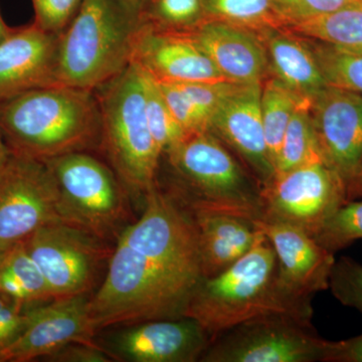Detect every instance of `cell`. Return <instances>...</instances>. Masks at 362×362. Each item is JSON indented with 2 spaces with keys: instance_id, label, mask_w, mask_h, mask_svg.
I'll return each instance as SVG.
<instances>
[{
  "instance_id": "1",
  "label": "cell",
  "mask_w": 362,
  "mask_h": 362,
  "mask_svg": "<svg viewBox=\"0 0 362 362\" xmlns=\"http://www.w3.org/2000/svg\"><path fill=\"white\" fill-rule=\"evenodd\" d=\"M9 149L37 160L85 152L101 141V113L93 90L52 86L0 105Z\"/></svg>"
},
{
  "instance_id": "2",
  "label": "cell",
  "mask_w": 362,
  "mask_h": 362,
  "mask_svg": "<svg viewBox=\"0 0 362 362\" xmlns=\"http://www.w3.org/2000/svg\"><path fill=\"white\" fill-rule=\"evenodd\" d=\"M273 314L312 320L311 303L286 296L277 283L275 251L262 233L252 249L233 266L195 288L183 317L197 321L211 341L246 321Z\"/></svg>"
},
{
  "instance_id": "3",
  "label": "cell",
  "mask_w": 362,
  "mask_h": 362,
  "mask_svg": "<svg viewBox=\"0 0 362 362\" xmlns=\"http://www.w3.org/2000/svg\"><path fill=\"white\" fill-rule=\"evenodd\" d=\"M202 280L117 240L104 282L88 302L90 324L97 332L118 324L181 318Z\"/></svg>"
},
{
  "instance_id": "4",
  "label": "cell",
  "mask_w": 362,
  "mask_h": 362,
  "mask_svg": "<svg viewBox=\"0 0 362 362\" xmlns=\"http://www.w3.org/2000/svg\"><path fill=\"white\" fill-rule=\"evenodd\" d=\"M141 16L118 0H84L59 35L56 86L93 90L118 76L130 64Z\"/></svg>"
},
{
  "instance_id": "5",
  "label": "cell",
  "mask_w": 362,
  "mask_h": 362,
  "mask_svg": "<svg viewBox=\"0 0 362 362\" xmlns=\"http://www.w3.org/2000/svg\"><path fill=\"white\" fill-rule=\"evenodd\" d=\"M183 189L173 192L187 209L216 211L252 221L264 214L262 187L209 131L185 135L165 152Z\"/></svg>"
},
{
  "instance_id": "6",
  "label": "cell",
  "mask_w": 362,
  "mask_h": 362,
  "mask_svg": "<svg viewBox=\"0 0 362 362\" xmlns=\"http://www.w3.org/2000/svg\"><path fill=\"white\" fill-rule=\"evenodd\" d=\"M145 87L144 71L130 63L98 98L105 151L124 187L143 197L157 185L162 156L147 121Z\"/></svg>"
},
{
  "instance_id": "7",
  "label": "cell",
  "mask_w": 362,
  "mask_h": 362,
  "mask_svg": "<svg viewBox=\"0 0 362 362\" xmlns=\"http://www.w3.org/2000/svg\"><path fill=\"white\" fill-rule=\"evenodd\" d=\"M44 162L58 185L66 223L104 242L120 237L128 216L127 199L110 168L85 152Z\"/></svg>"
},
{
  "instance_id": "8",
  "label": "cell",
  "mask_w": 362,
  "mask_h": 362,
  "mask_svg": "<svg viewBox=\"0 0 362 362\" xmlns=\"http://www.w3.org/2000/svg\"><path fill=\"white\" fill-rule=\"evenodd\" d=\"M330 341L311 321L286 314L252 319L225 331L209 345L204 362H325Z\"/></svg>"
},
{
  "instance_id": "9",
  "label": "cell",
  "mask_w": 362,
  "mask_h": 362,
  "mask_svg": "<svg viewBox=\"0 0 362 362\" xmlns=\"http://www.w3.org/2000/svg\"><path fill=\"white\" fill-rule=\"evenodd\" d=\"M54 221L66 223L52 171L44 161L11 152L0 168V247L8 250Z\"/></svg>"
},
{
  "instance_id": "10",
  "label": "cell",
  "mask_w": 362,
  "mask_h": 362,
  "mask_svg": "<svg viewBox=\"0 0 362 362\" xmlns=\"http://www.w3.org/2000/svg\"><path fill=\"white\" fill-rule=\"evenodd\" d=\"M23 243L44 275L52 300L87 295L108 254L104 240L64 221L42 226Z\"/></svg>"
},
{
  "instance_id": "11",
  "label": "cell",
  "mask_w": 362,
  "mask_h": 362,
  "mask_svg": "<svg viewBox=\"0 0 362 362\" xmlns=\"http://www.w3.org/2000/svg\"><path fill=\"white\" fill-rule=\"evenodd\" d=\"M263 218L284 221L314 237L347 202L346 185L325 162H314L274 175L262 187Z\"/></svg>"
},
{
  "instance_id": "12",
  "label": "cell",
  "mask_w": 362,
  "mask_h": 362,
  "mask_svg": "<svg viewBox=\"0 0 362 362\" xmlns=\"http://www.w3.org/2000/svg\"><path fill=\"white\" fill-rule=\"evenodd\" d=\"M130 63L159 83L230 82L185 30L163 28L143 16Z\"/></svg>"
},
{
  "instance_id": "13",
  "label": "cell",
  "mask_w": 362,
  "mask_h": 362,
  "mask_svg": "<svg viewBox=\"0 0 362 362\" xmlns=\"http://www.w3.org/2000/svg\"><path fill=\"white\" fill-rule=\"evenodd\" d=\"M268 239L277 258V283L286 296L311 303L316 293L329 288L333 252L319 245L308 233L284 221L262 218L254 221Z\"/></svg>"
},
{
  "instance_id": "14",
  "label": "cell",
  "mask_w": 362,
  "mask_h": 362,
  "mask_svg": "<svg viewBox=\"0 0 362 362\" xmlns=\"http://www.w3.org/2000/svg\"><path fill=\"white\" fill-rule=\"evenodd\" d=\"M87 295L52 300L26 310V325L20 337L0 350V362H26L52 356L73 343L97 345L90 324Z\"/></svg>"
},
{
  "instance_id": "15",
  "label": "cell",
  "mask_w": 362,
  "mask_h": 362,
  "mask_svg": "<svg viewBox=\"0 0 362 362\" xmlns=\"http://www.w3.org/2000/svg\"><path fill=\"white\" fill-rule=\"evenodd\" d=\"M310 110L323 160L347 185L362 165V95L327 86Z\"/></svg>"
},
{
  "instance_id": "16",
  "label": "cell",
  "mask_w": 362,
  "mask_h": 362,
  "mask_svg": "<svg viewBox=\"0 0 362 362\" xmlns=\"http://www.w3.org/2000/svg\"><path fill=\"white\" fill-rule=\"evenodd\" d=\"M262 84L233 85L214 111L209 131L251 168L261 187L275 175L269 156L261 110Z\"/></svg>"
},
{
  "instance_id": "17",
  "label": "cell",
  "mask_w": 362,
  "mask_h": 362,
  "mask_svg": "<svg viewBox=\"0 0 362 362\" xmlns=\"http://www.w3.org/2000/svg\"><path fill=\"white\" fill-rule=\"evenodd\" d=\"M211 342L194 319H161L121 332L112 356L133 362H194L201 361Z\"/></svg>"
},
{
  "instance_id": "18",
  "label": "cell",
  "mask_w": 362,
  "mask_h": 362,
  "mask_svg": "<svg viewBox=\"0 0 362 362\" xmlns=\"http://www.w3.org/2000/svg\"><path fill=\"white\" fill-rule=\"evenodd\" d=\"M59 35L35 23L13 30L0 42V105L40 88L56 86Z\"/></svg>"
},
{
  "instance_id": "19",
  "label": "cell",
  "mask_w": 362,
  "mask_h": 362,
  "mask_svg": "<svg viewBox=\"0 0 362 362\" xmlns=\"http://www.w3.org/2000/svg\"><path fill=\"white\" fill-rule=\"evenodd\" d=\"M211 59L221 75L235 84H262L268 54L255 30L226 21L204 20L185 30Z\"/></svg>"
},
{
  "instance_id": "20",
  "label": "cell",
  "mask_w": 362,
  "mask_h": 362,
  "mask_svg": "<svg viewBox=\"0 0 362 362\" xmlns=\"http://www.w3.org/2000/svg\"><path fill=\"white\" fill-rule=\"evenodd\" d=\"M199 242L204 278H211L244 257L262 233L252 221L216 211H190Z\"/></svg>"
},
{
  "instance_id": "21",
  "label": "cell",
  "mask_w": 362,
  "mask_h": 362,
  "mask_svg": "<svg viewBox=\"0 0 362 362\" xmlns=\"http://www.w3.org/2000/svg\"><path fill=\"white\" fill-rule=\"evenodd\" d=\"M258 33L275 78L298 96L312 101L327 87L309 45L290 35L285 28H267Z\"/></svg>"
},
{
  "instance_id": "22",
  "label": "cell",
  "mask_w": 362,
  "mask_h": 362,
  "mask_svg": "<svg viewBox=\"0 0 362 362\" xmlns=\"http://www.w3.org/2000/svg\"><path fill=\"white\" fill-rule=\"evenodd\" d=\"M285 28L312 40L362 52V0L331 13L292 21Z\"/></svg>"
},
{
  "instance_id": "23",
  "label": "cell",
  "mask_w": 362,
  "mask_h": 362,
  "mask_svg": "<svg viewBox=\"0 0 362 362\" xmlns=\"http://www.w3.org/2000/svg\"><path fill=\"white\" fill-rule=\"evenodd\" d=\"M0 295L23 306L52 300L44 275L23 242L9 247L0 259Z\"/></svg>"
},
{
  "instance_id": "24",
  "label": "cell",
  "mask_w": 362,
  "mask_h": 362,
  "mask_svg": "<svg viewBox=\"0 0 362 362\" xmlns=\"http://www.w3.org/2000/svg\"><path fill=\"white\" fill-rule=\"evenodd\" d=\"M305 101L309 100L298 96L296 93L276 78L266 81L264 87L262 86V120L269 156L274 168L288 125L298 107Z\"/></svg>"
},
{
  "instance_id": "25",
  "label": "cell",
  "mask_w": 362,
  "mask_h": 362,
  "mask_svg": "<svg viewBox=\"0 0 362 362\" xmlns=\"http://www.w3.org/2000/svg\"><path fill=\"white\" fill-rule=\"evenodd\" d=\"M310 107L311 102L305 101L295 111L279 150L275 175L314 162H324Z\"/></svg>"
},
{
  "instance_id": "26",
  "label": "cell",
  "mask_w": 362,
  "mask_h": 362,
  "mask_svg": "<svg viewBox=\"0 0 362 362\" xmlns=\"http://www.w3.org/2000/svg\"><path fill=\"white\" fill-rule=\"evenodd\" d=\"M206 20L226 21L255 32L285 28L272 0H202Z\"/></svg>"
},
{
  "instance_id": "27",
  "label": "cell",
  "mask_w": 362,
  "mask_h": 362,
  "mask_svg": "<svg viewBox=\"0 0 362 362\" xmlns=\"http://www.w3.org/2000/svg\"><path fill=\"white\" fill-rule=\"evenodd\" d=\"M308 44L326 84L362 95V52L350 51L325 42Z\"/></svg>"
},
{
  "instance_id": "28",
  "label": "cell",
  "mask_w": 362,
  "mask_h": 362,
  "mask_svg": "<svg viewBox=\"0 0 362 362\" xmlns=\"http://www.w3.org/2000/svg\"><path fill=\"white\" fill-rule=\"evenodd\" d=\"M313 238L333 254L362 240V199L349 201L338 207Z\"/></svg>"
},
{
  "instance_id": "29",
  "label": "cell",
  "mask_w": 362,
  "mask_h": 362,
  "mask_svg": "<svg viewBox=\"0 0 362 362\" xmlns=\"http://www.w3.org/2000/svg\"><path fill=\"white\" fill-rule=\"evenodd\" d=\"M145 76L147 121L152 137L163 154L180 142L185 137V133L169 110L158 83L147 74Z\"/></svg>"
},
{
  "instance_id": "30",
  "label": "cell",
  "mask_w": 362,
  "mask_h": 362,
  "mask_svg": "<svg viewBox=\"0 0 362 362\" xmlns=\"http://www.w3.org/2000/svg\"><path fill=\"white\" fill-rule=\"evenodd\" d=\"M142 16L163 28L180 30L206 20L202 0H145Z\"/></svg>"
},
{
  "instance_id": "31",
  "label": "cell",
  "mask_w": 362,
  "mask_h": 362,
  "mask_svg": "<svg viewBox=\"0 0 362 362\" xmlns=\"http://www.w3.org/2000/svg\"><path fill=\"white\" fill-rule=\"evenodd\" d=\"M328 289L340 303L362 313L361 264L349 257L335 259Z\"/></svg>"
},
{
  "instance_id": "32",
  "label": "cell",
  "mask_w": 362,
  "mask_h": 362,
  "mask_svg": "<svg viewBox=\"0 0 362 362\" xmlns=\"http://www.w3.org/2000/svg\"><path fill=\"white\" fill-rule=\"evenodd\" d=\"M157 83L169 110L185 135L209 131V119L190 102L177 86L173 83Z\"/></svg>"
},
{
  "instance_id": "33",
  "label": "cell",
  "mask_w": 362,
  "mask_h": 362,
  "mask_svg": "<svg viewBox=\"0 0 362 362\" xmlns=\"http://www.w3.org/2000/svg\"><path fill=\"white\" fill-rule=\"evenodd\" d=\"M35 23L45 32L61 35L74 20L84 0H32Z\"/></svg>"
},
{
  "instance_id": "34",
  "label": "cell",
  "mask_w": 362,
  "mask_h": 362,
  "mask_svg": "<svg viewBox=\"0 0 362 362\" xmlns=\"http://www.w3.org/2000/svg\"><path fill=\"white\" fill-rule=\"evenodd\" d=\"M190 100L192 104L211 120L221 101L233 89L235 83H173Z\"/></svg>"
},
{
  "instance_id": "35",
  "label": "cell",
  "mask_w": 362,
  "mask_h": 362,
  "mask_svg": "<svg viewBox=\"0 0 362 362\" xmlns=\"http://www.w3.org/2000/svg\"><path fill=\"white\" fill-rule=\"evenodd\" d=\"M285 26L292 21L306 20L331 13L357 0H272Z\"/></svg>"
},
{
  "instance_id": "36",
  "label": "cell",
  "mask_w": 362,
  "mask_h": 362,
  "mask_svg": "<svg viewBox=\"0 0 362 362\" xmlns=\"http://www.w3.org/2000/svg\"><path fill=\"white\" fill-rule=\"evenodd\" d=\"M23 305L0 295V350L11 345L26 325Z\"/></svg>"
},
{
  "instance_id": "37",
  "label": "cell",
  "mask_w": 362,
  "mask_h": 362,
  "mask_svg": "<svg viewBox=\"0 0 362 362\" xmlns=\"http://www.w3.org/2000/svg\"><path fill=\"white\" fill-rule=\"evenodd\" d=\"M113 357L99 345L73 343L47 356L54 362H111Z\"/></svg>"
},
{
  "instance_id": "38",
  "label": "cell",
  "mask_w": 362,
  "mask_h": 362,
  "mask_svg": "<svg viewBox=\"0 0 362 362\" xmlns=\"http://www.w3.org/2000/svg\"><path fill=\"white\" fill-rule=\"evenodd\" d=\"M325 362H362V334L342 341H330Z\"/></svg>"
},
{
  "instance_id": "39",
  "label": "cell",
  "mask_w": 362,
  "mask_h": 362,
  "mask_svg": "<svg viewBox=\"0 0 362 362\" xmlns=\"http://www.w3.org/2000/svg\"><path fill=\"white\" fill-rule=\"evenodd\" d=\"M347 202L362 199V165L356 175L347 183Z\"/></svg>"
},
{
  "instance_id": "40",
  "label": "cell",
  "mask_w": 362,
  "mask_h": 362,
  "mask_svg": "<svg viewBox=\"0 0 362 362\" xmlns=\"http://www.w3.org/2000/svg\"><path fill=\"white\" fill-rule=\"evenodd\" d=\"M11 154V149H9L8 145H7L4 132H2L1 126H0V168L6 164Z\"/></svg>"
},
{
  "instance_id": "41",
  "label": "cell",
  "mask_w": 362,
  "mask_h": 362,
  "mask_svg": "<svg viewBox=\"0 0 362 362\" xmlns=\"http://www.w3.org/2000/svg\"><path fill=\"white\" fill-rule=\"evenodd\" d=\"M118 1H120L124 6L127 7L132 13L142 16L145 0H118Z\"/></svg>"
},
{
  "instance_id": "42",
  "label": "cell",
  "mask_w": 362,
  "mask_h": 362,
  "mask_svg": "<svg viewBox=\"0 0 362 362\" xmlns=\"http://www.w3.org/2000/svg\"><path fill=\"white\" fill-rule=\"evenodd\" d=\"M13 30L6 25V23L2 20L1 14H0V42H4L13 33Z\"/></svg>"
},
{
  "instance_id": "43",
  "label": "cell",
  "mask_w": 362,
  "mask_h": 362,
  "mask_svg": "<svg viewBox=\"0 0 362 362\" xmlns=\"http://www.w3.org/2000/svg\"><path fill=\"white\" fill-rule=\"evenodd\" d=\"M6 251H7V250H4V249H1V247H0V259H2V257H4V255L6 254Z\"/></svg>"
}]
</instances>
